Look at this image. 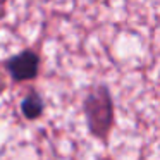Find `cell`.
Instances as JSON below:
<instances>
[{
  "instance_id": "obj_1",
  "label": "cell",
  "mask_w": 160,
  "mask_h": 160,
  "mask_svg": "<svg viewBox=\"0 0 160 160\" xmlns=\"http://www.w3.org/2000/svg\"><path fill=\"white\" fill-rule=\"evenodd\" d=\"M83 108L90 132L98 139H105L114 124V103L108 90L105 86L90 90L83 102Z\"/></svg>"
},
{
  "instance_id": "obj_2",
  "label": "cell",
  "mask_w": 160,
  "mask_h": 160,
  "mask_svg": "<svg viewBox=\"0 0 160 160\" xmlns=\"http://www.w3.org/2000/svg\"><path fill=\"white\" fill-rule=\"evenodd\" d=\"M4 67L9 72V76L12 78V81H16V83L33 81L36 79L40 71V55L31 48L22 50L21 53L5 60Z\"/></svg>"
},
{
  "instance_id": "obj_3",
  "label": "cell",
  "mask_w": 160,
  "mask_h": 160,
  "mask_svg": "<svg viewBox=\"0 0 160 160\" xmlns=\"http://www.w3.org/2000/svg\"><path fill=\"white\" fill-rule=\"evenodd\" d=\"M43 112H45L43 98L40 97L38 91L31 90L21 102V114L28 121H36V119H40L43 115Z\"/></svg>"
}]
</instances>
